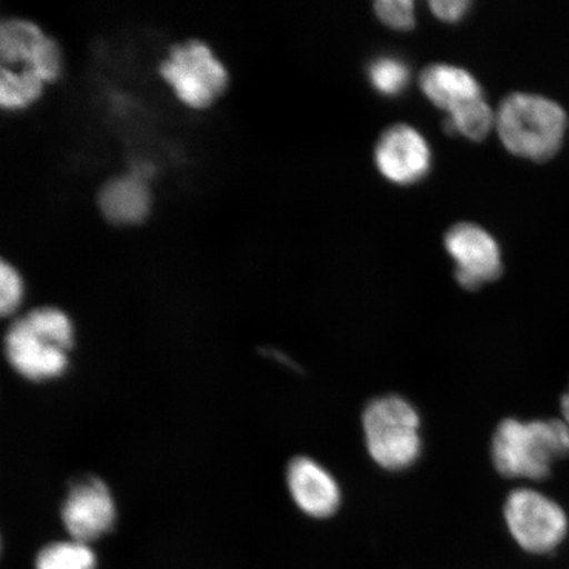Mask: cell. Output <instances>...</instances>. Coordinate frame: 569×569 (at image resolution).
<instances>
[{
    "label": "cell",
    "instance_id": "1",
    "mask_svg": "<svg viewBox=\"0 0 569 569\" xmlns=\"http://www.w3.org/2000/svg\"><path fill=\"white\" fill-rule=\"evenodd\" d=\"M568 455L569 427L561 419L525 422L509 418L497 426L492 458L503 478L543 480Z\"/></svg>",
    "mask_w": 569,
    "mask_h": 569
},
{
    "label": "cell",
    "instance_id": "2",
    "mask_svg": "<svg viewBox=\"0 0 569 569\" xmlns=\"http://www.w3.org/2000/svg\"><path fill=\"white\" fill-rule=\"evenodd\" d=\"M73 346V325L66 312L39 308L19 318L4 337V351L13 369L32 381L56 379L66 372Z\"/></svg>",
    "mask_w": 569,
    "mask_h": 569
},
{
    "label": "cell",
    "instance_id": "3",
    "mask_svg": "<svg viewBox=\"0 0 569 569\" xmlns=\"http://www.w3.org/2000/svg\"><path fill=\"white\" fill-rule=\"evenodd\" d=\"M496 126L508 151L545 162L563 144L568 119L563 107L551 99L516 92L503 99Z\"/></svg>",
    "mask_w": 569,
    "mask_h": 569
},
{
    "label": "cell",
    "instance_id": "4",
    "mask_svg": "<svg viewBox=\"0 0 569 569\" xmlns=\"http://www.w3.org/2000/svg\"><path fill=\"white\" fill-rule=\"evenodd\" d=\"M421 418L400 396L376 398L362 415V431L369 455L387 471L410 468L422 450Z\"/></svg>",
    "mask_w": 569,
    "mask_h": 569
},
{
    "label": "cell",
    "instance_id": "5",
    "mask_svg": "<svg viewBox=\"0 0 569 569\" xmlns=\"http://www.w3.org/2000/svg\"><path fill=\"white\" fill-rule=\"evenodd\" d=\"M159 73L181 102L198 109L222 94L229 81L223 62L197 39L170 47L159 63Z\"/></svg>",
    "mask_w": 569,
    "mask_h": 569
},
{
    "label": "cell",
    "instance_id": "6",
    "mask_svg": "<svg viewBox=\"0 0 569 569\" xmlns=\"http://www.w3.org/2000/svg\"><path fill=\"white\" fill-rule=\"evenodd\" d=\"M505 521L525 551L543 555L557 549L568 531V518L560 505L531 488H518L505 502Z\"/></svg>",
    "mask_w": 569,
    "mask_h": 569
},
{
    "label": "cell",
    "instance_id": "7",
    "mask_svg": "<svg viewBox=\"0 0 569 569\" xmlns=\"http://www.w3.org/2000/svg\"><path fill=\"white\" fill-rule=\"evenodd\" d=\"M0 66L28 68L52 81L61 70V51L33 21L7 18L0 21Z\"/></svg>",
    "mask_w": 569,
    "mask_h": 569
},
{
    "label": "cell",
    "instance_id": "8",
    "mask_svg": "<svg viewBox=\"0 0 569 569\" xmlns=\"http://www.w3.org/2000/svg\"><path fill=\"white\" fill-rule=\"evenodd\" d=\"M447 252L457 262V280L467 290H478L502 274L500 248L487 231L471 223L453 226L445 238Z\"/></svg>",
    "mask_w": 569,
    "mask_h": 569
},
{
    "label": "cell",
    "instance_id": "9",
    "mask_svg": "<svg viewBox=\"0 0 569 569\" xmlns=\"http://www.w3.org/2000/svg\"><path fill=\"white\" fill-rule=\"evenodd\" d=\"M61 516L69 536L87 545L112 528L117 516L116 503L103 481L89 478L70 488Z\"/></svg>",
    "mask_w": 569,
    "mask_h": 569
},
{
    "label": "cell",
    "instance_id": "10",
    "mask_svg": "<svg viewBox=\"0 0 569 569\" xmlns=\"http://www.w3.org/2000/svg\"><path fill=\"white\" fill-rule=\"evenodd\" d=\"M375 160L381 174L398 184L415 183L429 173L431 152L415 128L398 124L383 132Z\"/></svg>",
    "mask_w": 569,
    "mask_h": 569
},
{
    "label": "cell",
    "instance_id": "11",
    "mask_svg": "<svg viewBox=\"0 0 569 569\" xmlns=\"http://www.w3.org/2000/svg\"><path fill=\"white\" fill-rule=\"evenodd\" d=\"M288 488L298 508L312 518H329L340 507L339 483L327 469L310 458H296L287 471Z\"/></svg>",
    "mask_w": 569,
    "mask_h": 569
},
{
    "label": "cell",
    "instance_id": "12",
    "mask_svg": "<svg viewBox=\"0 0 569 569\" xmlns=\"http://www.w3.org/2000/svg\"><path fill=\"white\" fill-rule=\"evenodd\" d=\"M149 190L138 172L120 174L107 180L98 190L99 210L109 222L134 224L147 217L149 210Z\"/></svg>",
    "mask_w": 569,
    "mask_h": 569
},
{
    "label": "cell",
    "instance_id": "13",
    "mask_svg": "<svg viewBox=\"0 0 569 569\" xmlns=\"http://www.w3.org/2000/svg\"><path fill=\"white\" fill-rule=\"evenodd\" d=\"M419 83L425 96L448 113L483 99L479 82L468 71L450 66L426 68Z\"/></svg>",
    "mask_w": 569,
    "mask_h": 569
},
{
    "label": "cell",
    "instance_id": "14",
    "mask_svg": "<svg viewBox=\"0 0 569 569\" xmlns=\"http://www.w3.org/2000/svg\"><path fill=\"white\" fill-rule=\"evenodd\" d=\"M42 83L31 69L0 66V104L9 110L31 104L41 94Z\"/></svg>",
    "mask_w": 569,
    "mask_h": 569
},
{
    "label": "cell",
    "instance_id": "15",
    "mask_svg": "<svg viewBox=\"0 0 569 569\" xmlns=\"http://www.w3.org/2000/svg\"><path fill=\"white\" fill-rule=\"evenodd\" d=\"M495 123L492 109L483 99H479L450 113L445 122V131L448 134L461 133L468 139L480 141L488 137Z\"/></svg>",
    "mask_w": 569,
    "mask_h": 569
},
{
    "label": "cell",
    "instance_id": "16",
    "mask_svg": "<svg viewBox=\"0 0 569 569\" xmlns=\"http://www.w3.org/2000/svg\"><path fill=\"white\" fill-rule=\"evenodd\" d=\"M94 552L77 540L49 545L36 559V569H94Z\"/></svg>",
    "mask_w": 569,
    "mask_h": 569
},
{
    "label": "cell",
    "instance_id": "17",
    "mask_svg": "<svg viewBox=\"0 0 569 569\" xmlns=\"http://www.w3.org/2000/svg\"><path fill=\"white\" fill-rule=\"evenodd\" d=\"M409 68L391 57H381L369 66V80L383 96H398L408 87Z\"/></svg>",
    "mask_w": 569,
    "mask_h": 569
},
{
    "label": "cell",
    "instance_id": "18",
    "mask_svg": "<svg viewBox=\"0 0 569 569\" xmlns=\"http://www.w3.org/2000/svg\"><path fill=\"white\" fill-rule=\"evenodd\" d=\"M375 10L382 23L393 30L409 31L416 24L415 4L409 0H381Z\"/></svg>",
    "mask_w": 569,
    "mask_h": 569
},
{
    "label": "cell",
    "instance_id": "19",
    "mask_svg": "<svg viewBox=\"0 0 569 569\" xmlns=\"http://www.w3.org/2000/svg\"><path fill=\"white\" fill-rule=\"evenodd\" d=\"M23 298V282L18 270L6 260L0 261V311L10 316L19 308Z\"/></svg>",
    "mask_w": 569,
    "mask_h": 569
},
{
    "label": "cell",
    "instance_id": "20",
    "mask_svg": "<svg viewBox=\"0 0 569 569\" xmlns=\"http://www.w3.org/2000/svg\"><path fill=\"white\" fill-rule=\"evenodd\" d=\"M469 6L471 3L466 2V0H448V2L433 0V2H430L431 10L436 13V17L448 21V23H455V21H459L465 17Z\"/></svg>",
    "mask_w": 569,
    "mask_h": 569
},
{
    "label": "cell",
    "instance_id": "21",
    "mask_svg": "<svg viewBox=\"0 0 569 569\" xmlns=\"http://www.w3.org/2000/svg\"><path fill=\"white\" fill-rule=\"evenodd\" d=\"M560 408L561 415H563V421L569 427V389L563 398H561Z\"/></svg>",
    "mask_w": 569,
    "mask_h": 569
}]
</instances>
